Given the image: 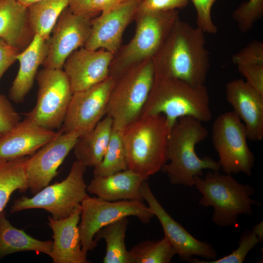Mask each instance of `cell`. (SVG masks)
I'll return each mask as SVG.
<instances>
[{
    "instance_id": "6da1fadb",
    "label": "cell",
    "mask_w": 263,
    "mask_h": 263,
    "mask_svg": "<svg viewBox=\"0 0 263 263\" xmlns=\"http://www.w3.org/2000/svg\"><path fill=\"white\" fill-rule=\"evenodd\" d=\"M204 33L179 18L151 58L154 76L178 79L194 87L205 85L210 61Z\"/></svg>"
},
{
    "instance_id": "7a4b0ae2",
    "label": "cell",
    "mask_w": 263,
    "mask_h": 263,
    "mask_svg": "<svg viewBox=\"0 0 263 263\" xmlns=\"http://www.w3.org/2000/svg\"><path fill=\"white\" fill-rule=\"evenodd\" d=\"M202 122L191 116L178 118L171 127L168 139L167 162L161 170L173 185L194 186V177L202 176L203 170H219L218 162L208 156L200 158L196 145L208 136Z\"/></svg>"
},
{
    "instance_id": "3957f363",
    "label": "cell",
    "mask_w": 263,
    "mask_h": 263,
    "mask_svg": "<svg viewBox=\"0 0 263 263\" xmlns=\"http://www.w3.org/2000/svg\"><path fill=\"white\" fill-rule=\"evenodd\" d=\"M157 114L165 115L171 128L184 116L202 122L209 121L212 113L207 88L205 85L194 87L178 79L154 76L139 117Z\"/></svg>"
},
{
    "instance_id": "277c9868",
    "label": "cell",
    "mask_w": 263,
    "mask_h": 263,
    "mask_svg": "<svg viewBox=\"0 0 263 263\" xmlns=\"http://www.w3.org/2000/svg\"><path fill=\"white\" fill-rule=\"evenodd\" d=\"M171 127L162 114L139 117L123 130L129 169L148 178L167 162Z\"/></svg>"
},
{
    "instance_id": "5b68a950",
    "label": "cell",
    "mask_w": 263,
    "mask_h": 263,
    "mask_svg": "<svg viewBox=\"0 0 263 263\" xmlns=\"http://www.w3.org/2000/svg\"><path fill=\"white\" fill-rule=\"evenodd\" d=\"M194 186L202 194L199 205L213 207L212 221L221 227L237 225L239 215H251L252 206L259 204L251 198L255 192L253 187L218 170H210L204 178L195 176Z\"/></svg>"
},
{
    "instance_id": "8992f818",
    "label": "cell",
    "mask_w": 263,
    "mask_h": 263,
    "mask_svg": "<svg viewBox=\"0 0 263 263\" xmlns=\"http://www.w3.org/2000/svg\"><path fill=\"white\" fill-rule=\"evenodd\" d=\"M177 10L149 11L138 9L134 36L114 55L109 76L115 79L130 67L152 58L159 50L176 20Z\"/></svg>"
},
{
    "instance_id": "52a82bcc",
    "label": "cell",
    "mask_w": 263,
    "mask_h": 263,
    "mask_svg": "<svg viewBox=\"0 0 263 263\" xmlns=\"http://www.w3.org/2000/svg\"><path fill=\"white\" fill-rule=\"evenodd\" d=\"M152 58L136 63L115 79L110 94L106 115L113 127L124 130L139 117L154 80Z\"/></svg>"
},
{
    "instance_id": "ba28073f",
    "label": "cell",
    "mask_w": 263,
    "mask_h": 263,
    "mask_svg": "<svg viewBox=\"0 0 263 263\" xmlns=\"http://www.w3.org/2000/svg\"><path fill=\"white\" fill-rule=\"evenodd\" d=\"M86 169L76 160L64 180L48 185L33 197L22 196L16 199L10 208L11 213L41 208L49 212L54 219L67 218L88 196L84 180Z\"/></svg>"
},
{
    "instance_id": "9c48e42d",
    "label": "cell",
    "mask_w": 263,
    "mask_h": 263,
    "mask_svg": "<svg viewBox=\"0 0 263 263\" xmlns=\"http://www.w3.org/2000/svg\"><path fill=\"white\" fill-rule=\"evenodd\" d=\"M134 216L147 224L154 217L143 201H108L87 196L81 204L80 222L78 225L82 249L87 254L97 245L96 233L102 227L124 217Z\"/></svg>"
},
{
    "instance_id": "30bf717a",
    "label": "cell",
    "mask_w": 263,
    "mask_h": 263,
    "mask_svg": "<svg viewBox=\"0 0 263 263\" xmlns=\"http://www.w3.org/2000/svg\"><path fill=\"white\" fill-rule=\"evenodd\" d=\"M212 141L220 168L225 173L251 174L255 157L247 143L245 126L234 111L217 117L212 127Z\"/></svg>"
},
{
    "instance_id": "8fae6325",
    "label": "cell",
    "mask_w": 263,
    "mask_h": 263,
    "mask_svg": "<svg viewBox=\"0 0 263 263\" xmlns=\"http://www.w3.org/2000/svg\"><path fill=\"white\" fill-rule=\"evenodd\" d=\"M36 79L38 86L36 103L26 117L45 129H58L73 94L69 79L62 69L44 68L38 71Z\"/></svg>"
},
{
    "instance_id": "7c38bea8",
    "label": "cell",
    "mask_w": 263,
    "mask_h": 263,
    "mask_svg": "<svg viewBox=\"0 0 263 263\" xmlns=\"http://www.w3.org/2000/svg\"><path fill=\"white\" fill-rule=\"evenodd\" d=\"M93 18L89 14L74 13L68 7L63 10L47 41L44 68L62 69L69 55L84 47L91 35Z\"/></svg>"
},
{
    "instance_id": "4fadbf2b",
    "label": "cell",
    "mask_w": 263,
    "mask_h": 263,
    "mask_svg": "<svg viewBox=\"0 0 263 263\" xmlns=\"http://www.w3.org/2000/svg\"><path fill=\"white\" fill-rule=\"evenodd\" d=\"M114 83L109 76L89 88L73 93L62 125L63 132H75L80 136L92 130L106 115Z\"/></svg>"
},
{
    "instance_id": "5bb4252c",
    "label": "cell",
    "mask_w": 263,
    "mask_h": 263,
    "mask_svg": "<svg viewBox=\"0 0 263 263\" xmlns=\"http://www.w3.org/2000/svg\"><path fill=\"white\" fill-rule=\"evenodd\" d=\"M80 134L62 132L29 156L24 166L28 189L35 195L49 185L57 170L73 150Z\"/></svg>"
},
{
    "instance_id": "9a60e30c",
    "label": "cell",
    "mask_w": 263,
    "mask_h": 263,
    "mask_svg": "<svg viewBox=\"0 0 263 263\" xmlns=\"http://www.w3.org/2000/svg\"><path fill=\"white\" fill-rule=\"evenodd\" d=\"M140 192L161 224L164 236L182 261L190 263L193 256L202 257L206 261L216 259L217 252L213 247L207 242L196 239L175 221L156 199L147 181L141 185Z\"/></svg>"
},
{
    "instance_id": "2e32d148",
    "label": "cell",
    "mask_w": 263,
    "mask_h": 263,
    "mask_svg": "<svg viewBox=\"0 0 263 263\" xmlns=\"http://www.w3.org/2000/svg\"><path fill=\"white\" fill-rule=\"evenodd\" d=\"M142 0H126L93 18L91 35L84 47L92 50L103 49L114 55L120 48L124 32L134 20Z\"/></svg>"
},
{
    "instance_id": "e0dca14e",
    "label": "cell",
    "mask_w": 263,
    "mask_h": 263,
    "mask_svg": "<svg viewBox=\"0 0 263 263\" xmlns=\"http://www.w3.org/2000/svg\"><path fill=\"white\" fill-rule=\"evenodd\" d=\"M113 56V54L103 49L92 50L84 47L69 55L63 68L73 93L89 88L108 78Z\"/></svg>"
},
{
    "instance_id": "ac0fdd59",
    "label": "cell",
    "mask_w": 263,
    "mask_h": 263,
    "mask_svg": "<svg viewBox=\"0 0 263 263\" xmlns=\"http://www.w3.org/2000/svg\"><path fill=\"white\" fill-rule=\"evenodd\" d=\"M227 102L244 124L247 138L253 141L263 139V96L241 79L225 85Z\"/></svg>"
},
{
    "instance_id": "d6986e66",
    "label": "cell",
    "mask_w": 263,
    "mask_h": 263,
    "mask_svg": "<svg viewBox=\"0 0 263 263\" xmlns=\"http://www.w3.org/2000/svg\"><path fill=\"white\" fill-rule=\"evenodd\" d=\"M81 205L67 218L54 219L48 217L53 242L50 257L54 263H89L82 249L78 228Z\"/></svg>"
},
{
    "instance_id": "ffe728a7",
    "label": "cell",
    "mask_w": 263,
    "mask_h": 263,
    "mask_svg": "<svg viewBox=\"0 0 263 263\" xmlns=\"http://www.w3.org/2000/svg\"><path fill=\"white\" fill-rule=\"evenodd\" d=\"M62 132L45 129L26 117L0 138V159L31 156Z\"/></svg>"
},
{
    "instance_id": "44dd1931",
    "label": "cell",
    "mask_w": 263,
    "mask_h": 263,
    "mask_svg": "<svg viewBox=\"0 0 263 263\" xmlns=\"http://www.w3.org/2000/svg\"><path fill=\"white\" fill-rule=\"evenodd\" d=\"M148 179L127 169L109 175L94 177L87 185V191L108 201H143L140 187Z\"/></svg>"
},
{
    "instance_id": "7402d4cb",
    "label": "cell",
    "mask_w": 263,
    "mask_h": 263,
    "mask_svg": "<svg viewBox=\"0 0 263 263\" xmlns=\"http://www.w3.org/2000/svg\"><path fill=\"white\" fill-rule=\"evenodd\" d=\"M47 41L35 34L30 44L16 57L19 63L17 75L9 90V97L20 103L32 88L38 69L42 65L48 53Z\"/></svg>"
},
{
    "instance_id": "603a6c76",
    "label": "cell",
    "mask_w": 263,
    "mask_h": 263,
    "mask_svg": "<svg viewBox=\"0 0 263 263\" xmlns=\"http://www.w3.org/2000/svg\"><path fill=\"white\" fill-rule=\"evenodd\" d=\"M35 34L28 20V9L16 0H0V40L24 50Z\"/></svg>"
},
{
    "instance_id": "cb8c5ba5",
    "label": "cell",
    "mask_w": 263,
    "mask_h": 263,
    "mask_svg": "<svg viewBox=\"0 0 263 263\" xmlns=\"http://www.w3.org/2000/svg\"><path fill=\"white\" fill-rule=\"evenodd\" d=\"M113 128L112 118L106 115L91 131L80 136L73 151L76 160L86 168H94L101 161Z\"/></svg>"
},
{
    "instance_id": "d4e9b609",
    "label": "cell",
    "mask_w": 263,
    "mask_h": 263,
    "mask_svg": "<svg viewBox=\"0 0 263 263\" xmlns=\"http://www.w3.org/2000/svg\"><path fill=\"white\" fill-rule=\"evenodd\" d=\"M52 244L51 241L38 240L14 227L6 218L4 212L0 213V258L26 251L50 256Z\"/></svg>"
},
{
    "instance_id": "484cf974",
    "label": "cell",
    "mask_w": 263,
    "mask_h": 263,
    "mask_svg": "<svg viewBox=\"0 0 263 263\" xmlns=\"http://www.w3.org/2000/svg\"><path fill=\"white\" fill-rule=\"evenodd\" d=\"M69 0H42L28 8V20L34 34L46 41L63 10L69 6Z\"/></svg>"
},
{
    "instance_id": "4316f807",
    "label": "cell",
    "mask_w": 263,
    "mask_h": 263,
    "mask_svg": "<svg viewBox=\"0 0 263 263\" xmlns=\"http://www.w3.org/2000/svg\"><path fill=\"white\" fill-rule=\"evenodd\" d=\"M29 156L0 159V213L14 192H24L28 189L24 166Z\"/></svg>"
},
{
    "instance_id": "83f0119b",
    "label": "cell",
    "mask_w": 263,
    "mask_h": 263,
    "mask_svg": "<svg viewBox=\"0 0 263 263\" xmlns=\"http://www.w3.org/2000/svg\"><path fill=\"white\" fill-rule=\"evenodd\" d=\"M128 224L127 217L119 219L101 228L95 235L94 241L103 239L106 243L104 263H131L125 239Z\"/></svg>"
},
{
    "instance_id": "f1b7e54d",
    "label": "cell",
    "mask_w": 263,
    "mask_h": 263,
    "mask_svg": "<svg viewBox=\"0 0 263 263\" xmlns=\"http://www.w3.org/2000/svg\"><path fill=\"white\" fill-rule=\"evenodd\" d=\"M128 169L123 140V130L113 127L101 161L94 168V177L109 175Z\"/></svg>"
},
{
    "instance_id": "f546056e",
    "label": "cell",
    "mask_w": 263,
    "mask_h": 263,
    "mask_svg": "<svg viewBox=\"0 0 263 263\" xmlns=\"http://www.w3.org/2000/svg\"><path fill=\"white\" fill-rule=\"evenodd\" d=\"M131 263H169L176 255L166 237L159 240L142 241L129 251Z\"/></svg>"
},
{
    "instance_id": "4dcf8cb0",
    "label": "cell",
    "mask_w": 263,
    "mask_h": 263,
    "mask_svg": "<svg viewBox=\"0 0 263 263\" xmlns=\"http://www.w3.org/2000/svg\"><path fill=\"white\" fill-rule=\"evenodd\" d=\"M261 242L253 230H246L240 239L238 247L230 254L211 261L192 258L190 263H243L248 252Z\"/></svg>"
},
{
    "instance_id": "1f68e13d",
    "label": "cell",
    "mask_w": 263,
    "mask_h": 263,
    "mask_svg": "<svg viewBox=\"0 0 263 263\" xmlns=\"http://www.w3.org/2000/svg\"><path fill=\"white\" fill-rule=\"evenodd\" d=\"M263 14V0H249L241 4L233 13V19L240 31H249Z\"/></svg>"
},
{
    "instance_id": "d6a6232c",
    "label": "cell",
    "mask_w": 263,
    "mask_h": 263,
    "mask_svg": "<svg viewBox=\"0 0 263 263\" xmlns=\"http://www.w3.org/2000/svg\"><path fill=\"white\" fill-rule=\"evenodd\" d=\"M232 62L237 66L263 65V43L253 40L232 56Z\"/></svg>"
},
{
    "instance_id": "836d02e7",
    "label": "cell",
    "mask_w": 263,
    "mask_h": 263,
    "mask_svg": "<svg viewBox=\"0 0 263 263\" xmlns=\"http://www.w3.org/2000/svg\"><path fill=\"white\" fill-rule=\"evenodd\" d=\"M197 13V27L205 33L214 34L218 29L211 16L213 4L216 0H191Z\"/></svg>"
},
{
    "instance_id": "e575fe53",
    "label": "cell",
    "mask_w": 263,
    "mask_h": 263,
    "mask_svg": "<svg viewBox=\"0 0 263 263\" xmlns=\"http://www.w3.org/2000/svg\"><path fill=\"white\" fill-rule=\"evenodd\" d=\"M20 116L7 97L0 94V138L3 137L20 122Z\"/></svg>"
},
{
    "instance_id": "d590c367",
    "label": "cell",
    "mask_w": 263,
    "mask_h": 263,
    "mask_svg": "<svg viewBox=\"0 0 263 263\" xmlns=\"http://www.w3.org/2000/svg\"><path fill=\"white\" fill-rule=\"evenodd\" d=\"M237 66L240 73L246 79L245 82L263 96V65Z\"/></svg>"
},
{
    "instance_id": "8d00e7d4",
    "label": "cell",
    "mask_w": 263,
    "mask_h": 263,
    "mask_svg": "<svg viewBox=\"0 0 263 263\" xmlns=\"http://www.w3.org/2000/svg\"><path fill=\"white\" fill-rule=\"evenodd\" d=\"M189 0H142L139 10L149 11H166L186 7Z\"/></svg>"
},
{
    "instance_id": "74e56055",
    "label": "cell",
    "mask_w": 263,
    "mask_h": 263,
    "mask_svg": "<svg viewBox=\"0 0 263 263\" xmlns=\"http://www.w3.org/2000/svg\"><path fill=\"white\" fill-rule=\"evenodd\" d=\"M20 51L17 48L0 40V80L6 70L17 60Z\"/></svg>"
},
{
    "instance_id": "f35d334b",
    "label": "cell",
    "mask_w": 263,
    "mask_h": 263,
    "mask_svg": "<svg viewBox=\"0 0 263 263\" xmlns=\"http://www.w3.org/2000/svg\"><path fill=\"white\" fill-rule=\"evenodd\" d=\"M126 0H90L85 14L94 17L98 13L110 10Z\"/></svg>"
},
{
    "instance_id": "ab89813d",
    "label": "cell",
    "mask_w": 263,
    "mask_h": 263,
    "mask_svg": "<svg viewBox=\"0 0 263 263\" xmlns=\"http://www.w3.org/2000/svg\"><path fill=\"white\" fill-rule=\"evenodd\" d=\"M90 0H69L68 7L75 13H83L88 5Z\"/></svg>"
},
{
    "instance_id": "60d3db41",
    "label": "cell",
    "mask_w": 263,
    "mask_h": 263,
    "mask_svg": "<svg viewBox=\"0 0 263 263\" xmlns=\"http://www.w3.org/2000/svg\"><path fill=\"white\" fill-rule=\"evenodd\" d=\"M263 222H262L252 227V230L258 237L261 242L263 239Z\"/></svg>"
},
{
    "instance_id": "b9f144b4",
    "label": "cell",
    "mask_w": 263,
    "mask_h": 263,
    "mask_svg": "<svg viewBox=\"0 0 263 263\" xmlns=\"http://www.w3.org/2000/svg\"><path fill=\"white\" fill-rule=\"evenodd\" d=\"M19 4L28 8L31 5L42 0H16Z\"/></svg>"
}]
</instances>
